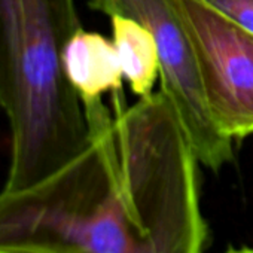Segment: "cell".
<instances>
[{"mask_svg": "<svg viewBox=\"0 0 253 253\" xmlns=\"http://www.w3.org/2000/svg\"><path fill=\"white\" fill-rule=\"evenodd\" d=\"M0 253H20V252H12V250H3V249H0Z\"/></svg>", "mask_w": 253, "mask_h": 253, "instance_id": "9", "label": "cell"}, {"mask_svg": "<svg viewBox=\"0 0 253 253\" xmlns=\"http://www.w3.org/2000/svg\"><path fill=\"white\" fill-rule=\"evenodd\" d=\"M63 70L82 101L122 91V69L113 45L100 33L82 27L69 39L61 55Z\"/></svg>", "mask_w": 253, "mask_h": 253, "instance_id": "5", "label": "cell"}, {"mask_svg": "<svg viewBox=\"0 0 253 253\" xmlns=\"http://www.w3.org/2000/svg\"><path fill=\"white\" fill-rule=\"evenodd\" d=\"M226 253H253L252 247H241V249H229Z\"/></svg>", "mask_w": 253, "mask_h": 253, "instance_id": "8", "label": "cell"}, {"mask_svg": "<svg viewBox=\"0 0 253 253\" xmlns=\"http://www.w3.org/2000/svg\"><path fill=\"white\" fill-rule=\"evenodd\" d=\"M110 20L113 45L124 78L136 95L149 97L160 76L158 49L152 32L128 17L113 15Z\"/></svg>", "mask_w": 253, "mask_h": 253, "instance_id": "6", "label": "cell"}, {"mask_svg": "<svg viewBox=\"0 0 253 253\" xmlns=\"http://www.w3.org/2000/svg\"><path fill=\"white\" fill-rule=\"evenodd\" d=\"M89 5L109 17L133 18L152 32L161 91L174 106L197 161L219 171L232 160V140L220 133L209 110L198 60L176 0H91Z\"/></svg>", "mask_w": 253, "mask_h": 253, "instance_id": "3", "label": "cell"}, {"mask_svg": "<svg viewBox=\"0 0 253 253\" xmlns=\"http://www.w3.org/2000/svg\"><path fill=\"white\" fill-rule=\"evenodd\" d=\"M91 145L48 179L0 191V249L20 253H203L197 157L160 89L115 116L82 101Z\"/></svg>", "mask_w": 253, "mask_h": 253, "instance_id": "1", "label": "cell"}, {"mask_svg": "<svg viewBox=\"0 0 253 253\" xmlns=\"http://www.w3.org/2000/svg\"><path fill=\"white\" fill-rule=\"evenodd\" d=\"M176 2L216 126L231 140L253 136V35L201 0Z\"/></svg>", "mask_w": 253, "mask_h": 253, "instance_id": "4", "label": "cell"}, {"mask_svg": "<svg viewBox=\"0 0 253 253\" xmlns=\"http://www.w3.org/2000/svg\"><path fill=\"white\" fill-rule=\"evenodd\" d=\"M201 2L253 35V0H201Z\"/></svg>", "mask_w": 253, "mask_h": 253, "instance_id": "7", "label": "cell"}, {"mask_svg": "<svg viewBox=\"0 0 253 253\" xmlns=\"http://www.w3.org/2000/svg\"><path fill=\"white\" fill-rule=\"evenodd\" d=\"M79 29L75 0H0V115L11 131L5 191L48 179L91 145L61 61Z\"/></svg>", "mask_w": 253, "mask_h": 253, "instance_id": "2", "label": "cell"}]
</instances>
